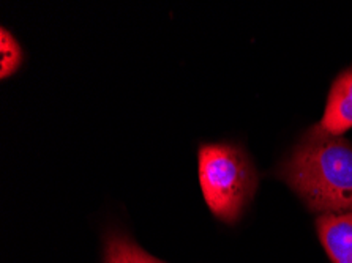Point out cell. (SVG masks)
<instances>
[{"label":"cell","mask_w":352,"mask_h":263,"mask_svg":"<svg viewBox=\"0 0 352 263\" xmlns=\"http://www.w3.org/2000/svg\"><path fill=\"white\" fill-rule=\"evenodd\" d=\"M197 175L213 216L236 224L258 187V174L245 148L231 142L199 145Z\"/></svg>","instance_id":"cell-2"},{"label":"cell","mask_w":352,"mask_h":263,"mask_svg":"<svg viewBox=\"0 0 352 263\" xmlns=\"http://www.w3.org/2000/svg\"><path fill=\"white\" fill-rule=\"evenodd\" d=\"M276 176L314 213L352 211V144L318 125L303 134Z\"/></svg>","instance_id":"cell-1"},{"label":"cell","mask_w":352,"mask_h":263,"mask_svg":"<svg viewBox=\"0 0 352 263\" xmlns=\"http://www.w3.org/2000/svg\"><path fill=\"white\" fill-rule=\"evenodd\" d=\"M103 263H164L144 251L126 233L108 230L104 235Z\"/></svg>","instance_id":"cell-5"},{"label":"cell","mask_w":352,"mask_h":263,"mask_svg":"<svg viewBox=\"0 0 352 263\" xmlns=\"http://www.w3.org/2000/svg\"><path fill=\"white\" fill-rule=\"evenodd\" d=\"M318 237L332 263H352V211L321 214L316 219Z\"/></svg>","instance_id":"cell-4"},{"label":"cell","mask_w":352,"mask_h":263,"mask_svg":"<svg viewBox=\"0 0 352 263\" xmlns=\"http://www.w3.org/2000/svg\"><path fill=\"white\" fill-rule=\"evenodd\" d=\"M318 126L332 136H341L352 128V67L335 78Z\"/></svg>","instance_id":"cell-3"},{"label":"cell","mask_w":352,"mask_h":263,"mask_svg":"<svg viewBox=\"0 0 352 263\" xmlns=\"http://www.w3.org/2000/svg\"><path fill=\"white\" fill-rule=\"evenodd\" d=\"M24 62V51L10 30L0 29V78L7 79L18 71Z\"/></svg>","instance_id":"cell-6"}]
</instances>
